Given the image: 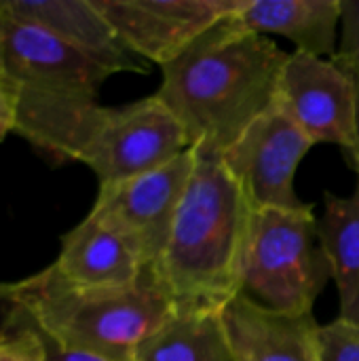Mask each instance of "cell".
I'll list each match as a JSON object with an SVG mask.
<instances>
[{"mask_svg":"<svg viewBox=\"0 0 359 361\" xmlns=\"http://www.w3.org/2000/svg\"><path fill=\"white\" fill-rule=\"evenodd\" d=\"M288 57L269 36L243 30L229 15L161 66L157 95L182 123L188 146L218 159L275 106Z\"/></svg>","mask_w":359,"mask_h":361,"instance_id":"cell-1","label":"cell"},{"mask_svg":"<svg viewBox=\"0 0 359 361\" xmlns=\"http://www.w3.org/2000/svg\"><path fill=\"white\" fill-rule=\"evenodd\" d=\"M252 214L224 163L197 154L167 245L150 267L176 311L222 313L241 294Z\"/></svg>","mask_w":359,"mask_h":361,"instance_id":"cell-2","label":"cell"},{"mask_svg":"<svg viewBox=\"0 0 359 361\" xmlns=\"http://www.w3.org/2000/svg\"><path fill=\"white\" fill-rule=\"evenodd\" d=\"M0 38L2 70L17 91L15 133L57 163L78 161L102 114L97 95L110 74L61 38L2 8Z\"/></svg>","mask_w":359,"mask_h":361,"instance_id":"cell-3","label":"cell"},{"mask_svg":"<svg viewBox=\"0 0 359 361\" xmlns=\"http://www.w3.org/2000/svg\"><path fill=\"white\" fill-rule=\"evenodd\" d=\"M8 311L55 343L104 361H131L176 307L152 269L125 290H80L53 264L19 281L0 283V313Z\"/></svg>","mask_w":359,"mask_h":361,"instance_id":"cell-4","label":"cell"},{"mask_svg":"<svg viewBox=\"0 0 359 361\" xmlns=\"http://www.w3.org/2000/svg\"><path fill=\"white\" fill-rule=\"evenodd\" d=\"M328 279L330 264L311 205L254 209L241 296L273 313L309 315Z\"/></svg>","mask_w":359,"mask_h":361,"instance_id":"cell-5","label":"cell"},{"mask_svg":"<svg viewBox=\"0 0 359 361\" xmlns=\"http://www.w3.org/2000/svg\"><path fill=\"white\" fill-rule=\"evenodd\" d=\"M188 148L182 123L154 93L118 108L104 106L78 161L99 186H110L157 171Z\"/></svg>","mask_w":359,"mask_h":361,"instance_id":"cell-6","label":"cell"},{"mask_svg":"<svg viewBox=\"0 0 359 361\" xmlns=\"http://www.w3.org/2000/svg\"><path fill=\"white\" fill-rule=\"evenodd\" d=\"M195 163L197 152L188 148L157 171L99 186L89 214L123 237L140 262L150 269L167 245Z\"/></svg>","mask_w":359,"mask_h":361,"instance_id":"cell-7","label":"cell"},{"mask_svg":"<svg viewBox=\"0 0 359 361\" xmlns=\"http://www.w3.org/2000/svg\"><path fill=\"white\" fill-rule=\"evenodd\" d=\"M315 144L273 106L218 157L243 188L254 209H303L294 188L300 161Z\"/></svg>","mask_w":359,"mask_h":361,"instance_id":"cell-8","label":"cell"},{"mask_svg":"<svg viewBox=\"0 0 359 361\" xmlns=\"http://www.w3.org/2000/svg\"><path fill=\"white\" fill-rule=\"evenodd\" d=\"M275 106L313 142L349 150L355 137V85L332 59L290 53L277 80Z\"/></svg>","mask_w":359,"mask_h":361,"instance_id":"cell-9","label":"cell"},{"mask_svg":"<svg viewBox=\"0 0 359 361\" xmlns=\"http://www.w3.org/2000/svg\"><path fill=\"white\" fill-rule=\"evenodd\" d=\"M245 0H93L121 40L144 61L165 66Z\"/></svg>","mask_w":359,"mask_h":361,"instance_id":"cell-10","label":"cell"},{"mask_svg":"<svg viewBox=\"0 0 359 361\" xmlns=\"http://www.w3.org/2000/svg\"><path fill=\"white\" fill-rule=\"evenodd\" d=\"M0 8L61 38L110 76L116 72L148 74V61L121 40L93 0H0Z\"/></svg>","mask_w":359,"mask_h":361,"instance_id":"cell-11","label":"cell"},{"mask_svg":"<svg viewBox=\"0 0 359 361\" xmlns=\"http://www.w3.org/2000/svg\"><path fill=\"white\" fill-rule=\"evenodd\" d=\"M222 326L237 361H320L313 313H273L239 294L222 309Z\"/></svg>","mask_w":359,"mask_h":361,"instance_id":"cell-12","label":"cell"},{"mask_svg":"<svg viewBox=\"0 0 359 361\" xmlns=\"http://www.w3.org/2000/svg\"><path fill=\"white\" fill-rule=\"evenodd\" d=\"M53 267L80 290H125L146 269L125 239L91 214L61 237Z\"/></svg>","mask_w":359,"mask_h":361,"instance_id":"cell-13","label":"cell"},{"mask_svg":"<svg viewBox=\"0 0 359 361\" xmlns=\"http://www.w3.org/2000/svg\"><path fill=\"white\" fill-rule=\"evenodd\" d=\"M233 19L254 34H279L315 57L332 59L339 49L341 0H245Z\"/></svg>","mask_w":359,"mask_h":361,"instance_id":"cell-14","label":"cell"},{"mask_svg":"<svg viewBox=\"0 0 359 361\" xmlns=\"http://www.w3.org/2000/svg\"><path fill=\"white\" fill-rule=\"evenodd\" d=\"M317 226L339 290V317L359 326V182L349 197L324 195V216Z\"/></svg>","mask_w":359,"mask_h":361,"instance_id":"cell-15","label":"cell"},{"mask_svg":"<svg viewBox=\"0 0 359 361\" xmlns=\"http://www.w3.org/2000/svg\"><path fill=\"white\" fill-rule=\"evenodd\" d=\"M131 361H237L222 313L176 311L133 353Z\"/></svg>","mask_w":359,"mask_h":361,"instance_id":"cell-16","label":"cell"},{"mask_svg":"<svg viewBox=\"0 0 359 361\" xmlns=\"http://www.w3.org/2000/svg\"><path fill=\"white\" fill-rule=\"evenodd\" d=\"M0 361H51L38 336L19 319L0 315Z\"/></svg>","mask_w":359,"mask_h":361,"instance_id":"cell-17","label":"cell"},{"mask_svg":"<svg viewBox=\"0 0 359 361\" xmlns=\"http://www.w3.org/2000/svg\"><path fill=\"white\" fill-rule=\"evenodd\" d=\"M320 361H359V326L334 319L317 330Z\"/></svg>","mask_w":359,"mask_h":361,"instance_id":"cell-18","label":"cell"},{"mask_svg":"<svg viewBox=\"0 0 359 361\" xmlns=\"http://www.w3.org/2000/svg\"><path fill=\"white\" fill-rule=\"evenodd\" d=\"M332 61L349 76H359V0H341V36Z\"/></svg>","mask_w":359,"mask_h":361,"instance_id":"cell-19","label":"cell"},{"mask_svg":"<svg viewBox=\"0 0 359 361\" xmlns=\"http://www.w3.org/2000/svg\"><path fill=\"white\" fill-rule=\"evenodd\" d=\"M17 118V91L11 76L0 70V142L15 131Z\"/></svg>","mask_w":359,"mask_h":361,"instance_id":"cell-20","label":"cell"},{"mask_svg":"<svg viewBox=\"0 0 359 361\" xmlns=\"http://www.w3.org/2000/svg\"><path fill=\"white\" fill-rule=\"evenodd\" d=\"M353 85H355V102H358V121H355V137H353V144L349 150H345V157L351 165V169L358 173L359 182V76H351Z\"/></svg>","mask_w":359,"mask_h":361,"instance_id":"cell-21","label":"cell"},{"mask_svg":"<svg viewBox=\"0 0 359 361\" xmlns=\"http://www.w3.org/2000/svg\"><path fill=\"white\" fill-rule=\"evenodd\" d=\"M0 70H2V38H0Z\"/></svg>","mask_w":359,"mask_h":361,"instance_id":"cell-22","label":"cell"}]
</instances>
